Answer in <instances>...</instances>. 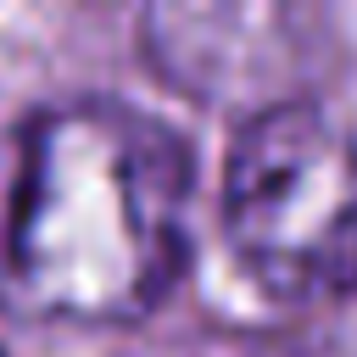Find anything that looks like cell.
<instances>
[{
	"instance_id": "3",
	"label": "cell",
	"mask_w": 357,
	"mask_h": 357,
	"mask_svg": "<svg viewBox=\"0 0 357 357\" xmlns=\"http://www.w3.org/2000/svg\"><path fill=\"white\" fill-rule=\"evenodd\" d=\"M0 357H6V351H0Z\"/></svg>"
},
{
	"instance_id": "2",
	"label": "cell",
	"mask_w": 357,
	"mask_h": 357,
	"mask_svg": "<svg viewBox=\"0 0 357 357\" xmlns=\"http://www.w3.org/2000/svg\"><path fill=\"white\" fill-rule=\"evenodd\" d=\"M223 234L279 301L357 290V134L312 100L257 106L223 162Z\"/></svg>"
},
{
	"instance_id": "1",
	"label": "cell",
	"mask_w": 357,
	"mask_h": 357,
	"mask_svg": "<svg viewBox=\"0 0 357 357\" xmlns=\"http://www.w3.org/2000/svg\"><path fill=\"white\" fill-rule=\"evenodd\" d=\"M190 145L123 100H67L28 123L6 212V284L39 318L128 324L190 257Z\"/></svg>"
}]
</instances>
